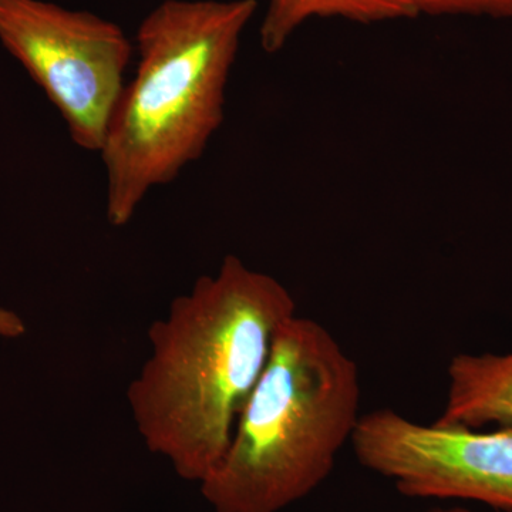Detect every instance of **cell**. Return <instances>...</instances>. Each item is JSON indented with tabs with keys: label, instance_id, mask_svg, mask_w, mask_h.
<instances>
[{
	"label": "cell",
	"instance_id": "9",
	"mask_svg": "<svg viewBox=\"0 0 512 512\" xmlns=\"http://www.w3.org/2000/svg\"><path fill=\"white\" fill-rule=\"evenodd\" d=\"M28 332L25 320L18 313L0 306V338L18 339Z\"/></svg>",
	"mask_w": 512,
	"mask_h": 512
},
{
	"label": "cell",
	"instance_id": "2",
	"mask_svg": "<svg viewBox=\"0 0 512 512\" xmlns=\"http://www.w3.org/2000/svg\"><path fill=\"white\" fill-rule=\"evenodd\" d=\"M256 0H164L137 30L126 82L100 150L106 217L124 228L147 195L200 160L225 117V94Z\"/></svg>",
	"mask_w": 512,
	"mask_h": 512
},
{
	"label": "cell",
	"instance_id": "6",
	"mask_svg": "<svg viewBox=\"0 0 512 512\" xmlns=\"http://www.w3.org/2000/svg\"><path fill=\"white\" fill-rule=\"evenodd\" d=\"M447 402L440 426H497L512 430V353L511 355H470L460 353L448 365Z\"/></svg>",
	"mask_w": 512,
	"mask_h": 512
},
{
	"label": "cell",
	"instance_id": "3",
	"mask_svg": "<svg viewBox=\"0 0 512 512\" xmlns=\"http://www.w3.org/2000/svg\"><path fill=\"white\" fill-rule=\"evenodd\" d=\"M355 360L325 326L295 315L218 467L200 484L215 512H279L320 487L359 421Z\"/></svg>",
	"mask_w": 512,
	"mask_h": 512
},
{
	"label": "cell",
	"instance_id": "10",
	"mask_svg": "<svg viewBox=\"0 0 512 512\" xmlns=\"http://www.w3.org/2000/svg\"><path fill=\"white\" fill-rule=\"evenodd\" d=\"M427 512H474V511L468 510V508H464V507H450V508L437 507V508H431V510H429Z\"/></svg>",
	"mask_w": 512,
	"mask_h": 512
},
{
	"label": "cell",
	"instance_id": "7",
	"mask_svg": "<svg viewBox=\"0 0 512 512\" xmlns=\"http://www.w3.org/2000/svg\"><path fill=\"white\" fill-rule=\"evenodd\" d=\"M417 16L409 0H268L259 39L262 49L275 55L312 19H345L369 25Z\"/></svg>",
	"mask_w": 512,
	"mask_h": 512
},
{
	"label": "cell",
	"instance_id": "5",
	"mask_svg": "<svg viewBox=\"0 0 512 512\" xmlns=\"http://www.w3.org/2000/svg\"><path fill=\"white\" fill-rule=\"evenodd\" d=\"M350 444L363 467L406 497L476 501L512 512V430L426 426L377 409L360 416Z\"/></svg>",
	"mask_w": 512,
	"mask_h": 512
},
{
	"label": "cell",
	"instance_id": "8",
	"mask_svg": "<svg viewBox=\"0 0 512 512\" xmlns=\"http://www.w3.org/2000/svg\"><path fill=\"white\" fill-rule=\"evenodd\" d=\"M417 15H484L512 18V0H409Z\"/></svg>",
	"mask_w": 512,
	"mask_h": 512
},
{
	"label": "cell",
	"instance_id": "4",
	"mask_svg": "<svg viewBox=\"0 0 512 512\" xmlns=\"http://www.w3.org/2000/svg\"><path fill=\"white\" fill-rule=\"evenodd\" d=\"M0 43L59 111L73 143L99 154L134 52L123 29L45 0H0Z\"/></svg>",
	"mask_w": 512,
	"mask_h": 512
},
{
	"label": "cell",
	"instance_id": "1",
	"mask_svg": "<svg viewBox=\"0 0 512 512\" xmlns=\"http://www.w3.org/2000/svg\"><path fill=\"white\" fill-rule=\"evenodd\" d=\"M295 315L285 285L228 255L150 326L128 406L143 443L178 477L201 484L221 463L276 333Z\"/></svg>",
	"mask_w": 512,
	"mask_h": 512
}]
</instances>
